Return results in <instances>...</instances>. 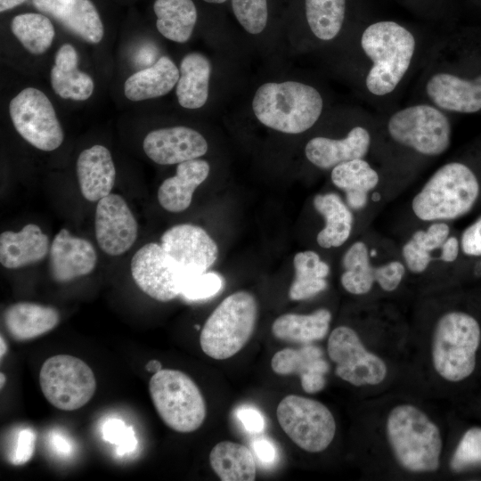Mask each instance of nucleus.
I'll return each mask as SVG.
<instances>
[{
    "label": "nucleus",
    "mask_w": 481,
    "mask_h": 481,
    "mask_svg": "<svg viewBox=\"0 0 481 481\" xmlns=\"http://www.w3.org/2000/svg\"><path fill=\"white\" fill-rule=\"evenodd\" d=\"M342 265L344 272L340 277L341 284L353 295L368 293L375 282L383 290L391 292L398 288L406 271L404 263L398 260L372 265L369 248L361 240L348 248L343 256Z\"/></svg>",
    "instance_id": "obj_14"
},
{
    "label": "nucleus",
    "mask_w": 481,
    "mask_h": 481,
    "mask_svg": "<svg viewBox=\"0 0 481 481\" xmlns=\"http://www.w3.org/2000/svg\"><path fill=\"white\" fill-rule=\"evenodd\" d=\"M3 320L5 330L12 338L26 341L54 329L60 322V314L52 306L18 302L4 310Z\"/></svg>",
    "instance_id": "obj_26"
},
{
    "label": "nucleus",
    "mask_w": 481,
    "mask_h": 481,
    "mask_svg": "<svg viewBox=\"0 0 481 481\" xmlns=\"http://www.w3.org/2000/svg\"><path fill=\"white\" fill-rule=\"evenodd\" d=\"M233 13L250 34L261 33L267 23V0H232Z\"/></svg>",
    "instance_id": "obj_40"
},
{
    "label": "nucleus",
    "mask_w": 481,
    "mask_h": 481,
    "mask_svg": "<svg viewBox=\"0 0 481 481\" xmlns=\"http://www.w3.org/2000/svg\"><path fill=\"white\" fill-rule=\"evenodd\" d=\"M306 16L313 34L330 41L340 32L346 12V0H306Z\"/></svg>",
    "instance_id": "obj_37"
},
{
    "label": "nucleus",
    "mask_w": 481,
    "mask_h": 481,
    "mask_svg": "<svg viewBox=\"0 0 481 481\" xmlns=\"http://www.w3.org/2000/svg\"><path fill=\"white\" fill-rule=\"evenodd\" d=\"M94 225L99 247L110 256L127 251L137 237V222L126 200L118 194L110 193L98 201Z\"/></svg>",
    "instance_id": "obj_16"
},
{
    "label": "nucleus",
    "mask_w": 481,
    "mask_h": 481,
    "mask_svg": "<svg viewBox=\"0 0 481 481\" xmlns=\"http://www.w3.org/2000/svg\"><path fill=\"white\" fill-rule=\"evenodd\" d=\"M276 416L281 429L304 451L322 452L335 436V419L319 401L289 395L279 403Z\"/></svg>",
    "instance_id": "obj_9"
},
{
    "label": "nucleus",
    "mask_w": 481,
    "mask_h": 481,
    "mask_svg": "<svg viewBox=\"0 0 481 481\" xmlns=\"http://www.w3.org/2000/svg\"><path fill=\"white\" fill-rule=\"evenodd\" d=\"M145 368L149 372H152L154 374L162 369V365L159 361L152 359L146 363Z\"/></svg>",
    "instance_id": "obj_51"
},
{
    "label": "nucleus",
    "mask_w": 481,
    "mask_h": 481,
    "mask_svg": "<svg viewBox=\"0 0 481 481\" xmlns=\"http://www.w3.org/2000/svg\"><path fill=\"white\" fill-rule=\"evenodd\" d=\"M371 144L370 131L356 126L341 139L323 136L312 138L305 147V154L315 167L329 169L345 161L364 158Z\"/></svg>",
    "instance_id": "obj_20"
},
{
    "label": "nucleus",
    "mask_w": 481,
    "mask_h": 481,
    "mask_svg": "<svg viewBox=\"0 0 481 481\" xmlns=\"http://www.w3.org/2000/svg\"><path fill=\"white\" fill-rule=\"evenodd\" d=\"M295 279L289 288L292 300H305L323 291L328 285L329 265L313 250L298 252L293 259Z\"/></svg>",
    "instance_id": "obj_35"
},
{
    "label": "nucleus",
    "mask_w": 481,
    "mask_h": 481,
    "mask_svg": "<svg viewBox=\"0 0 481 481\" xmlns=\"http://www.w3.org/2000/svg\"><path fill=\"white\" fill-rule=\"evenodd\" d=\"M252 108L265 126L286 134H300L319 119L323 100L317 89L301 82H268L257 90Z\"/></svg>",
    "instance_id": "obj_2"
},
{
    "label": "nucleus",
    "mask_w": 481,
    "mask_h": 481,
    "mask_svg": "<svg viewBox=\"0 0 481 481\" xmlns=\"http://www.w3.org/2000/svg\"><path fill=\"white\" fill-rule=\"evenodd\" d=\"M257 304L248 291L225 298L207 319L200 333L202 351L216 360L240 352L251 338L257 322Z\"/></svg>",
    "instance_id": "obj_6"
},
{
    "label": "nucleus",
    "mask_w": 481,
    "mask_h": 481,
    "mask_svg": "<svg viewBox=\"0 0 481 481\" xmlns=\"http://www.w3.org/2000/svg\"><path fill=\"white\" fill-rule=\"evenodd\" d=\"M387 131L396 143L427 156L444 153L451 143L452 128L445 112L431 103H418L394 112Z\"/></svg>",
    "instance_id": "obj_8"
},
{
    "label": "nucleus",
    "mask_w": 481,
    "mask_h": 481,
    "mask_svg": "<svg viewBox=\"0 0 481 481\" xmlns=\"http://www.w3.org/2000/svg\"><path fill=\"white\" fill-rule=\"evenodd\" d=\"M209 164L200 159L181 162L174 176L167 178L159 187L158 200L169 212H182L191 205L196 188L209 174Z\"/></svg>",
    "instance_id": "obj_24"
},
{
    "label": "nucleus",
    "mask_w": 481,
    "mask_h": 481,
    "mask_svg": "<svg viewBox=\"0 0 481 481\" xmlns=\"http://www.w3.org/2000/svg\"><path fill=\"white\" fill-rule=\"evenodd\" d=\"M209 463L222 481H253L256 478L253 453L239 443H217L209 453Z\"/></svg>",
    "instance_id": "obj_33"
},
{
    "label": "nucleus",
    "mask_w": 481,
    "mask_h": 481,
    "mask_svg": "<svg viewBox=\"0 0 481 481\" xmlns=\"http://www.w3.org/2000/svg\"><path fill=\"white\" fill-rule=\"evenodd\" d=\"M76 171L86 200L99 201L110 193L116 180V168L105 146L95 144L82 151L77 159Z\"/></svg>",
    "instance_id": "obj_22"
},
{
    "label": "nucleus",
    "mask_w": 481,
    "mask_h": 481,
    "mask_svg": "<svg viewBox=\"0 0 481 481\" xmlns=\"http://www.w3.org/2000/svg\"><path fill=\"white\" fill-rule=\"evenodd\" d=\"M153 11L157 29L165 38L181 44L191 38L198 16L192 0H155Z\"/></svg>",
    "instance_id": "obj_32"
},
{
    "label": "nucleus",
    "mask_w": 481,
    "mask_h": 481,
    "mask_svg": "<svg viewBox=\"0 0 481 481\" xmlns=\"http://www.w3.org/2000/svg\"><path fill=\"white\" fill-rule=\"evenodd\" d=\"M35 434L30 428H23L18 434L16 448L12 459V464L28 462L34 452Z\"/></svg>",
    "instance_id": "obj_45"
},
{
    "label": "nucleus",
    "mask_w": 481,
    "mask_h": 481,
    "mask_svg": "<svg viewBox=\"0 0 481 481\" xmlns=\"http://www.w3.org/2000/svg\"><path fill=\"white\" fill-rule=\"evenodd\" d=\"M481 341V328L470 314L451 311L436 323L431 345L436 371L445 380L459 382L472 374Z\"/></svg>",
    "instance_id": "obj_5"
},
{
    "label": "nucleus",
    "mask_w": 481,
    "mask_h": 481,
    "mask_svg": "<svg viewBox=\"0 0 481 481\" xmlns=\"http://www.w3.org/2000/svg\"><path fill=\"white\" fill-rule=\"evenodd\" d=\"M314 207L325 221L324 227L318 232L316 240L324 249L338 248L349 238L354 216L350 208L335 192L317 194L314 198Z\"/></svg>",
    "instance_id": "obj_29"
},
{
    "label": "nucleus",
    "mask_w": 481,
    "mask_h": 481,
    "mask_svg": "<svg viewBox=\"0 0 481 481\" xmlns=\"http://www.w3.org/2000/svg\"><path fill=\"white\" fill-rule=\"evenodd\" d=\"M327 351L336 363V374L354 386L378 385L387 376L385 362L368 351L358 334L350 327L338 326L331 331Z\"/></svg>",
    "instance_id": "obj_12"
},
{
    "label": "nucleus",
    "mask_w": 481,
    "mask_h": 481,
    "mask_svg": "<svg viewBox=\"0 0 481 481\" xmlns=\"http://www.w3.org/2000/svg\"><path fill=\"white\" fill-rule=\"evenodd\" d=\"M103 439L115 444L117 453L125 455L134 452L137 446V439L132 426H127L118 419H110L102 426Z\"/></svg>",
    "instance_id": "obj_42"
},
{
    "label": "nucleus",
    "mask_w": 481,
    "mask_h": 481,
    "mask_svg": "<svg viewBox=\"0 0 481 481\" xmlns=\"http://www.w3.org/2000/svg\"><path fill=\"white\" fill-rule=\"evenodd\" d=\"M61 25L89 44H99L104 36V26L92 0H77Z\"/></svg>",
    "instance_id": "obj_38"
},
{
    "label": "nucleus",
    "mask_w": 481,
    "mask_h": 481,
    "mask_svg": "<svg viewBox=\"0 0 481 481\" xmlns=\"http://www.w3.org/2000/svg\"><path fill=\"white\" fill-rule=\"evenodd\" d=\"M237 416L248 431L254 433L263 431L265 428V420L263 415L257 409L242 407L238 410Z\"/></svg>",
    "instance_id": "obj_46"
},
{
    "label": "nucleus",
    "mask_w": 481,
    "mask_h": 481,
    "mask_svg": "<svg viewBox=\"0 0 481 481\" xmlns=\"http://www.w3.org/2000/svg\"><path fill=\"white\" fill-rule=\"evenodd\" d=\"M179 68L167 56H161L151 66L129 76L124 84V94L131 102L161 97L177 84Z\"/></svg>",
    "instance_id": "obj_27"
},
{
    "label": "nucleus",
    "mask_w": 481,
    "mask_h": 481,
    "mask_svg": "<svg viewBox=\"0 0 481 481\" xmlns=\"http://www.w3.org/2000/svg\"><path fill=\"white\" fill-rule=\"evenodd\" d=\"M77 0H32L34 7L56 21L61 22L68 16Z\"/></svg>",
    "instance_id": "obj_43"
},
{
    "label": "nucleus",
    "mask_w": 481,
    "mask_h": 481,
    "mask_svg": "<svg viewBox=\"0 0 481 481\" xmlns=\"http://www.w3.org/2000/svg\"><path fill=\"white\" fill-rule=\"evenodd\" d=\"M331 314L320 308L309 314H284L272 325V332L281 340L309 344L322 339L328 333Z\"/></svg>",
    "instance_id": "obj_31"
},
{
    "label": "nucleus",
    "mask_w": 481,
    "mask_h": 481,
    "mask_svg": "<svg viewBox=\"0 0 481 481\" xmlns=\"http://www.w3.org/2000/svg\"><path fill=\"white\" fill-rule=\"evenodd\" d=\"M222 286L221 275L206 272L189 278L183 285L181 296L191 301L203 300L217 294Z\"/></svg>",
    "instance_id": "obj_41"
},
{
    "label": "nucleus",
    "mask_w": 481,
    "mask_h": 481,
    "mask_svg": "<svg viewBox=\"0 0 481 481\" xmlns=\"http://www.w3.org/2000/svg\"><path fill=\"white\" fill-rule=\"evenodd\" d=\"M97 262L93 244L61 229L53 238L49 250L50 272L58 282H67L90 273Z\"/></svg>",
    "instance_id": "obj_19"
},
{
    "label": "nucleus",
    "mask_w": 481,
    "mask_h": 481,
    "mask_svg": "<svg viewBox=\"0 0 481 481\" xmlns=\"http://www.w3.org/2000/svg\"><path fill=\"white\" fill-rule=\"evenodd\" d=\"M475 173L461 162H449L428 179L413 197L414 216L424 222L448 221L467 214L479 196Z\"/></svg>",
    "instance_id": "obj_3"
},
{
    "label": "nucleus",
    "mask_w": 481,
    "mask_h": 481,
    "mask_svg": "<svg viewBox=\"0 0 481 481\" xmlns=\"http://www.w3.org/2000/svg\"><path fill=\"white\" fill-rule=\"evenodd\" d=\"M1 354H0V356L1 358H3V356L4 355L6 350H7V347H6V343L4 341V339L3 338V337L1 336Z\"/></svg>",
    "instance_id": "obj_52"
},
{
    "label": "nucleus",
    "mask_w": 481,
    "mask_h": 481,
    "mask_svg": "<svg viewBox=\"0 0 481 481\" xmlns=\"http://www.w3.org/2000/svg\"><path fill=\"white\" fill-rule=\"evenodd\" d=\"M360 44L371 62L364 79L368 93L389 95L411 68L417 47L414 35L395 21L380 20L363 30Z\"/></svg>",
    "instance_id": "obj_1"
},
{
    "label": "nucleus",
    "mask_w": 481,
    "mask_h": 481,
    "mask_svg": "<svg viewBox=\"0 0 481 481\" xmlns=\"http://www.w3.org/2000/svg\"><path fill=\"white\" fill-rule=\"evenodd\" d=\"M143 148L153 162L174 165L203 156L208 146L198 131L176 126L151 131L144 137Z\"/></svg>",
    "instance_id": "obj_18"
},
{
    "label": "nucleus",
    "mask_w": 481,
    "mask_h": 481,
    "mask_svg": "<svg viewBox=\"0 0 481 481\" xmlns=\"http://www.w3.org/2000/svg\"><path fill=\"white\" fill-rule=\"evenodd\" d=\"M52 444L59 454L68 455L71 451L70 444L67 438L60 434H53Z\"/></svg>",
    "instance_id": "obj_49"
},
{
    "label": "nucleus",
    "mask_w": 481,
    "mask_h": 481,
    "mask_svg": "<svg viewBox=\"0 0 481 481\" xmlns=\"http://www.w3.org/2000/svg\"><path fill=\"white\" fill-rule=\"evenodd\" d=\"M203 1L208 2V3H212V4H222L225 2L226 0H203Z\"/></svg>",
    "instance_id": "obj_53"
},
{
    "label": "nucleus",
    "mask_w": 481,
    "mask_h": 481,
    "mask_svg": "<svg viewBox=\"0 0 481 481\" xmlns=\"http://www.w3.org/2000/svg\"><path fill=\"white\" fill-rule=\"evenodd\" d=\"M460 244L465 255L481 257V216L463 231Z\"/></svg>",
    "instance_id": "obj_44"
},
{
    "label": "nucleus",
    "mask_w": 481,
    "mask_h": 481,
    "mask_svg": "<svg viewBox=\"0 0 481 481\" xmlns=\"http://www.w3.org/2000/svg\"><path fill=\"white\" fill-rule=\"evenodd\" d=\"M11 30L23 48L34 55L47 52L55 37L52 20L42 12L15 15L11 21Z\"/></svg>",
    "instance_id": "obj_36"
},
{
    "label": "nucleus",
    "mask_w": 481,
    "mask_h": 481,
    "mask_svg": "<svg viewBox=\"0 0 481 481\" xmlns=\"http://www.w3.org/2000/svg\"><path fill=\"white\" fill-rule=\"evenodd\" d=\"M449 236L450 227L442 221L432 222L426 230L415 232L402 248L406 268L416 274L425 272L433 260L432 252L440 250Z\"/></svg>",
    "instance_id": "obj_34"
},
{
    "label": "nucleus",
    "mask_w": 481,
    "mask_h": 481,
    "mask_svg": "<svg viewBox=\"0 0 481 481\" xmlns=\"http://www.w3.org/2000/svg\"><path fill=\"white\" fill-rule=\"evenodd\" d=\"M50 80L53 92L66 100L86 101L94 91L92 77L78 69V54L70 44H63L56 51Z\"/></svg>",
    "instance_id": "obj_23"
},
{
    "label": "nucleus",
    "mask_w": 481,
    "mask_h": 481,
    "mask_svg": "<svg viewBox=\"0 0 481 481\" xmlns=\"http://www.w3.org/2000/svg\"><path fill=\"white\" fill-rule=\"evenodd\" d=\"M450 466L455 472L481 466V428H472L464 433L452 454Z\"/></svg>",
    "instance_id": "obj_39"
},
{
    "label": "nucleus",
    "mask_w": 481,
    "mask_h": 481,
    "mask_svg": "<svg viewBox=\"0 0 481 481\" xmlns=\"http://www.w3.org/2000/svg\"><path fill=\"white\" fill-rule=\"evenodd\" d=\"M160 245L185 271L188 279L203 273L216 262L218 248L201 227L181 224L167 229Z\"/></svg>",
    "instance_id": "obj_15"
},
{
    "label": "nucleus",
    "mask_w": 481,
    "mask_h": 481,
    "mask_svg": "<svg viewBox=\"0 0 481 481\" xmlns=\"http://www.w3.org/2000/svg\"><path fill=\"white\" fill-rule=\"evenodd\" d=\"M271 367L279 375H299L303 390L309 394L324 388V375L330 368L321 348L308 344L298 349L285 348L276 352Z\"/></svg>",
    "instance_id": "obj_21"
},
{
    "label": "nucleus",
    "mask_w": 481,
    "mask_h": 481,
    "mask_svg": "<svg viewBox=\"0 0 481 481\" xmlns=\"http://www.w3.org/2000/svg\"><path fill=\"white\" fill-rule=\"evenodd\" d=\"M153 405L163 422L180 433L197 430L206 418V404L196 383L184 372L161 369L149 382Z\"/></svg>",
    "instance_id": "obj_7"
},
{
    "label": "nucleus",
    "mask_w": 481,
    "mask_h": 481,
    "mask_svg": "<svg viewBox=\"0 0 481 481\" xmlns=\"http://www.w3.org/2000/svg\"><path fill=\"white\" fill-rule=\"evenodd\" d=\"M49 240L35 224L20 232L6 231L0 235V263L8 269L20 268L42 260L48 253Z\"/></svg>",
    "instance_id": "obj_25"
},
{
    "label": "nucleus",
    "mask_w": 481,
    "mask_h": 481,
    "mask_svg": "<svg viewBox=\"0 0 481 481\" xmlns=\"http://www.w3.org/2000/svg\"><path fill=\"white\" fill-rule=\"evenodd\" d=\"M39 384L46 400L62 411L83 407L96 389L92 369L69 355H57L45 360L40 369Z\"/></svg>",
    "instance_id": "obj_10"
},
{
    "label": "nucleus",
    "mask_w": 481,
    "mask_h": 481,
    "mask_svg": "<svg viewBox=\"0 0 481 481\" xmlns=\"http://www.w3.org/2000/svg\"><path fill=\"white\" fill-rule=\"evenodd\" d=\"M211 64L200 53H190L180 62L175 93L179 104L189 110L201 108L208 97Z\"/></svg>",
    "instance_id": "obj_30"
},
{
    "label": "nucleus",
    "mask_w": 481,
    "mask_h": 481,
    "mask_svg": "<svg viewBox=\"0 0 481 481\" xmlns=\"http://www.w3.org/2000/svg\"><path fill=\"white\" fill-rule=\"evenodd\" d=\"M5 381V376L1 372V387L4 386Z\"/></svg>",
    "instance_id": "obj_54"
},
{
    "label": "nucleus",
    "mask_w": 481,
    "mask_h": 481,
    "mask_svg": "<svg viewBox=\"0 0 481 481\" xmlns=\"http://www.w3.org/2000/svg\"><path fill=\"white\" fill-rule=\"evenodd\" d=\"M131 273L136 285L151 298L167 302L181 295L188 280L183 268L161 245H143L131 260Z\"/></svg>",
    "instance_id": "obj_13"
},
{
    "label": "nucleus",
    "mask_w": 481,
    "mask_h": 481,
    "mask_svg": "<svg viewBox=\"0 0 481 481\" xmlns=\"http://www.w3.org/2000/svg\"><path fill=\"white\" fill-rule=\"evenodd\" d=\"M461 249L460 240L455 236H449L440 249V259L444 263L454 262Z\"/></svg>",
    "instance_id": "obj_48"
},
{
    "label": "nucleus",
    "mask_w": 481,
    "mask_h": 481,
    "mask_svg": "<svg viewBox=\"0 0 481 481\" xmlns=\"http://www.w3.org/2000/svg\"><path fill=\"white\" fill-rule=\"evenodd\" d=\"M9 114L18 134L44 151L59 148L64 133L55 109L47 95L36 87H26L9 103Z\"/></svg>",
    "instance_id": "obj_11"
},
{
    "label": "nucleus",
    "mask_w": 481,
    "mask_h": 481,
    "mask_svg": "<svg viewBox=\"0 0 481 481\" xmlns=\"http://www.w3.org/2000/svg\"><path fill=\"white\" fill-rule=\"evenodd\" d=\"M330 179L337 188L345 192L348 207L355 210L367 205L369 193L379 182L378 172L364 158L335 166L331 170Z\"/></svg>",
    "instance_id": "obj_28"
},
{
    "label": "nucleus",
    "mask_w": 481,
    "mask_h": 481,
    "mask_svg": "<svg viewBox=\"0 0 481 481\" xmlns=\"http://www.w3.org/2000/svg\"><path fill=\"white\" fill-rule=\"evenodd\" d=\"M424 93L444 112L475 113L481 110V74L468 78L439 68L427 76Z\"/></svg>",
    "instance_id": "obj_17"
},
{
    "label": "nucleus",
    "mask_w": 481,
    "mask_h": 481,
    "mask_svg": "<svg viewBox=\"0 0 481 481\" xmlns=\"http://www.w3.org/2000/svg\"><path fill=\"white\" fill-rule=\"evenodd\" d=\"M27 0H0V12H4L23 4Z\"/></svg>",
    "instance_id": "obj_50"
},
{
    "label": "nucleus",
    "mask_w": 481,
    "mask_h": 481,
    "mask_svg": "<svg viewBox=\"0 0 481 481\" xmlns=\"http://www.w3.org/2000/svg\"><path fill=\"white\" fill-rule=\"evenodd\" d=\"M252 448L257 458L264 463H272L276 457V450L272 443L265 439L257 440Z\"/></svg>",
    "instance_id": "obj_47"
},
{
    "label": "nucleus",
    "mask_w": 481,
    "mask_h": 481,
    "mask_svg": "<svg viewBox=\"0 0 481 481\" xmlns=\"http://www.w3.org/2000/svg\"><path fill=\"white\" fill-rule=\"evenodd\" d=\"M387 436L395 460L412 472H433L439 468L442 438L437 426L412 404L392 409Z\"/></svg>",
    "instance_id": "obj_4"
}]
</instances>
